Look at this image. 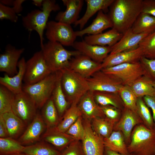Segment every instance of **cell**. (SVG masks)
<instances>
[{"label":"cell","instance_id":"obj_1","mask_svg":"<svg viewBox=\"0 0 155 155\" xmlns=\"http://www.w3.org/2000/svg\"><path fill=\"white\" fill-rule=\"evenodd\" d=\"M142 0H115L110 7L109 16L113 28L124 34L131 28L141 13Z\"/></svg>","mask_w":155,"mask_h":155},{"label":"cell","instance_id":"obj_2","mask_svg":"<svg viewBox=\"0 0 155 155\" xmlns=\"http://www.w3.org/2000/svg\"><path fill=\"white\" fill-rule=\"evenodd\" d=\"M42 10L35 9L28 13L22 19L23 26L28 31H35L38 34L41 47L43 46V34L51 12L60 9L59 5L53 0H44Z\"/></svg>","mask_w":155,"mask_h":155},{"label":"cell","instance_id":"obj_3","mask_svg":"<svg viewBox=\"0 0 155 155\" xmlns=\"http://www.w3.org/2000/svg\"><path fill=\"white\" fill-rule=\"evenodd\" d=\"M45 61L52 73L68 68L71 58L82 54L79 51H69L60 43L49 41L41 48Z\"/></svg>","mask_w":155,"mask_h":155},{"label":"cell","instance_id":"obj_4","mask_svg":"<svg viewBox=\"0 0 155 155\" xmlns=\"http://www.w3.org/2000/svg\"><path fill=\"white\" fill-rule=\"evenodd\" d=\"M60 71L61 86L66 99L70 105L78 104L90 90L86 79L69 68Z\"/></svg>","mask_w":155,"mask_h":155},{"label":"cell","instance_id":"obj_5","mask_svg":"<svg viewBox=\"0 0 155 155\" xmlns=\"http://www.w3.org/2000/svg\"><path fill=\"white\" fill-rule=\"evenodd\" d=\"M127 148L131 155H155V130L148 128L143 124L136 126Z\"/></svg>","mask_w":155,"mask_h":155},{"label":"cell","instance_id":"obj_6","mask_svg":"<svg viewBox=\"0 0 155 155\" xmlns=\"http://www.w3.org/2000/svg\"><path fill=\"white\" fill-rule=\"evenodd\" d=\"M57 79V72L52 73L34 84H23V91L32 98L38 108H41L51 96Z\"/></svg>","mask_w":155,"mask_h":155},{"label":"cell","instance_id":"obj_7","mask_svg":"<svg viewBox=\"0 0 155 155\" xmlns=\"http://www.w3.org/2000/svg\"><path fill=\"white\" fill-rule=\"evenodd\" d=\"M52 73L45 61L42 51H37L26 61L23 80L24 84H34Z\"/></svg>","mask_w":155,"mask_h":155},{"label":"cell","instance_id":"obj_8","mask_svg":"<svg viewBox=\"0 0 155 155\" xmlns=\"http://www.w3.org/2000/svg\"><path fill=\"white\" fill-rule=\"evenodd\" d=\"M37 108L33 99L24 91L15 94L12 105V112L26 126L30 123L36 115Z\"/></svg>","mask_w":155,"mask_h":155},{"label":"cell","instance_id":"obj_9","mask_svg":"<svg viewBox=\"0 0 155 155\" xmlns=\"http://www.w3.org/2000/svg\"><path fill=\"white\" fill-rule=\"evenodd\" d=\"M45 35L49 41L58 42L63 46H72L76 36L71 25L54 21L48 22Z\"/></svg>","mask_w":155,"mask_h":155},{"label":"cell","instance_id":"obj_10","mask_svg":"<svg viewBox=\"0 0 155 155\" xmlns=\"http://www.w3.org/2000/svg\"><path fill=\"white\" fill-rule=\"evenodd\" d=\"M104 72L113 75L120 79L123 85L130 86L139 78L144 75L140 62L125 63L103 68Z\"/></svg>","mask_w":155,"mask_h":155},{"label":"cell","instance_id":"obj_11","mask_svg":"<svg viewBox=\"0 0 155 155\" xmlns=\"http://www.w3.org/2000/svg\"><path fill=\"white\" fill-rule=\"evenodd\" d=\"M90 90L92 91H106L118 93L123 85L121 80L116 76L105 73L101 70L86 79Z\"/></svg>","mask_w":155,"mask_h":155},{"label":"cell","instance_id":"obj_12","mask_svg":"<svg viewBox=\"0 0 155 155\" xmlns=\"http://www.w3.org/2000/svg\"><path fill=\"white\" fill-rule=\"evenodd\" d=\"M83 124L84 133L81 142L85 155H104V138L94 131L91 121L83 118Z\"/></svg>","mask_w":155,"mask_h":155},{"label":"cell","instance_id":"obj_13","mask_svg":"<svg viewBox=\"0 0 155 155\" xmlns=\"http://www.w3.org/2000/svg\"><path fill=\"white\" fill-rule=\"evenodd\" d=\"M68 68L86 79L90 78L102 69V63L82 54L73 57Z\"/></svg>","mask_w":155,"mask_h":155},{"label":"cell","instance_id":"obj_14","mask_svg":"<svg viewBox=\"0 0 155 155\" xmlns=\"http://www.w3.org/2000/svg\"><path fill=\"white\" fill-rule=\"evenodd\" d=\"M143 124L136 112L124 107L119 121L115 125L113 131H119L123 135L127 145L130 143L131 134L134 127Z\"/></svg>","mask_w":155,"mask_h":155},{"label":"cell","instance_id":"obj_15","mask_svg":"<svg viewBox=\"0 0 155 155\" xmlns=\"http://www.w3.org/2000/svg\"><path fill=\"white\" fill-rule=\"evenodd\" d=\"M25 50L24 48L17 49L7 45L5 52L0 55V71L10 77L18 72L17 69L19 59Z\"/></svg>","mask_w":155,"mask_h":155},{"label":"cell","instance_id":"obj_16","mask_svg":"<svg viewBox=\"0 0 155 155\" xmlns=\"http://www.w3.org/2000/svg\"><path fill=\"white\" fill-rule=\"evenodd\" d=\"M45 128L46 126L41 115L37 113L20 136L18 141L23 145L34 144L39 141Z\"/></svg>","mask_w":155,"mask_h":155},{"label":"cell","instance_id":"obj_17","mask_svg":"<svg viewBox=\"0 0 155 155\" xmlns=\"http://www.w3.org/2000/svg\"><path fill=\"white\" fill-rule=\"evenodd\" d=\"M142 57V50L139 46L134 49L109 54L102 63V69L124 63L138 62Z\"/></svg>","mask_w":155,"mask_h":155},{"label":"cell","instance_id":"obj_18","mask_svg":"<svg viewBox=\"0 0 155 155\" xmlns=\"http://www.w3.org/2000/svg\"><path fill=\"white\" fill-rule=\"evenodd\" d=\"M78 106L84 119L91 121L97 117H105L101 108L96 102L93 91L89 90L81 98Z\"/></svg>","mask_w":155,"mask_h":155},{"label":"cell","instance_id":"obj_19","mask_svg":"<svg viewBox=\"0 0 155 155\" xmlns=\"http://www.w3.org/2000/svg\"><path fill=\"white\" fill-rule=\"evenodd\" d=\"M72 46L82 54L100 63H102L111 51V47L90 44L84 40L75 41Z\"/></svg>","mask_w":155,"mask_h":155},{"label":"cell","instance_id":"obj_20","mask_svg":"<svg viewBox=\"0 0 155 155\" xmlns=\"http://www.w3.org/2000/svg\"><path fill=\"white\" fill-rule=\"evenodd\" d=\"M26 61L24 57L19 61L18 73L12 77L5 74L0 77V84L10 90L14 94H18L23 91L22 81L25 74Z\"/></svg>","mask_w":155,"mask_h":155},{"label":"cell","instance_id":"obj_21","mask_svg":"<svg viewBox=\"0 0 155 155\" xmlns=\"http://www.w3.org/2000/svg\"><path fill=\"white\" fill-rule=\"evenodd\" d=\"M148 34L134 33L131 28L123 34L121 39L111 47V51L109 54H114L137 48L141 41Z\"/></svg>","mask_w":155,"mask_h":155},{"label":"cell","instance_id":"obj_22","mask_svg":"<svg viewBox=\"0 0 155 155\" xmlns=\"http://www.w3.org/2000/svg\"><path fill=\"white\" fill-rule=\"evenodd\" d=\"M66 6L64 11L59 12L55 19L56 21L71 25L78 19L79 15L83 5V0H63Z\"/></svg>","mask_w":155,"mask_h":155},{"label":"cell","instance_id":"obj_23","mask_svg":"<svg viewBox=\"0 0 155 155\" xmlns=\"http://www.w3.org/2000/svg\"><path fill=\"white\" fill-rule=\"evenodd\" d=\"M113 27L112 22L109 16L102 10L99 11L92 23L86 28L75 31L76 37H82L86 34L95 35L102 33L104 30Z\"/></svg>","mask_w":155,"mask_h":155},{"label":"cell","instance_id":"obj_24","mask_svg":"<svg viewBox=\"0 0 155 155\" xmlns=\"http://www.w3.org/2000/svg\"><path fill=\"white\" fill-rule=\"evenodd\" d=\"M115 0H86L87 7L85 12L80 19L74 24L75 26H79L82 30L90 19L96 13L100 10L104 12L108 10V8Z\"/></svg>","mask_w":155,"mask_h":155},{"label":"cell","instance_id":"obj_25","mask_svg":"<svg viewBox=\"0 0 155 155\" xmlns=\"http://www.w3.org/2000/svg\"><path fill=\"white\" fill-rule=\"evenodd\" d=\"M123 35V34L112 28L104 33L86 36L84 40L90 44L111 47L121 39Z\"/></svg>","mask_w":155,"mask_h":155},{"label":"cell","instance_id":"obj_26","mask_svg":"<svg viewBox=\"0 0 155 155\" xmlns=\"http://www.w3.org/2000/svg\"><path fill=\"white\" fill-rule=\"evenodd\" d=\"M42 138L44 141L54 146L58 150H64L75 140L66 133L57 131L53 128L46 129Z\"/></svg>","mask_w":155,"mask_h":155},{"label":"cell","instance_id":"obj_27","mask_svg":"<svg viewBox=\"0 0 155 155\" xmlns=\"http://www.w3.org/2000/svg\"><path fill=\"white\" fill-rule=\"evenodd\" d=\"M104 142L105 148L123 154H129L123 135L120 131H113L109 137L104 138Z\"/></svg>","mask_w":155,"mask_h":155},{"label":"cell","instance_id":"obj_28","mask_svg":"<svg viewBox=\"0 0 155 155\" xmlns=\"http://www.w3.org/2000/svg\"><path fill=\"white\" fill-rule=\"evenodd\" d=\"M57 80L51 96L61 119L70 104L66 99L61 87L60 71L57 72Z\"/></svg>","mask_w":155,"mask_h":155},{"label":"cell","instance_id":"obj_29","mask_svg":"<svg viewBox=\"0 0 155 155\" xmlns=\"http://www.w3.org/2000/svg\"><path fill=\"white\" fill-rule=\"evenodd\" d=\"M93 92L96 102L100 106L111 105L121 110L125 107L118 93L100 91Z\"/></svg>","mask_w":155,"mask_h":155},{"label":"cell","instance_id":"obj_30","mask_svg":"<svg viewBox=\"0 0 155 155\" xmlns=\"http://www.w3.org/2000/svg\"><path fill=\"white\" fill-rule=\"evenodd\" d=\"M0 115L5 121L9 137L15 139L19 136L26 126L24 122L12 111Z\"/></svg>","mask_w":155,"mask_h":155},{"label":"cell","instance_id":"obj_31","mask_svg":"<svg viewBox=\"0 0 155 155\" xmlns=\"http://www.w3.org/2000/svg\"><path fill=\"white\" fill-rule=\"evenodd\" d=\"M154 83L144 75L138 78L129 86L137 98L146 96H155Z\"/></svg>","mask_w":155,"mask_h":155},{"label":"cell","instance_id":"obj_32","mask_svg":"<svg viewBox=\"0 0 155 155\" xmlns=\"http://www.w3.org/2000/svg\"><path fill=\"white\" fill-rule=\"evenodd\" d=\"M41 115L46 129L56 127L60 122V118L54 103L52 96L42 108Z\"/></svg>","mask_w":155,"mask_h":155},{"label":"cell","instance_id":"obj_33","mask_svg":"<svg viewBox=\"0 0 155 155\" xmlns=\"http://www.w3.org/2000/svg\"><path fill=\"white\" fill-rule=\"evenodd\" d=\"M131 29L135 33H151L155 31V17L148 14L141 13Z\"/></svg>","mask_w":155,"mask_h":155},{"label":"cell","instance_id":"obj_34","mask_svg":"<svg viewBox=\"0 0 155 155\" xmlns=\"http://www.w3.org/2000/svg\"><path fill=\"white\" fill-rule=\"evenodd\" d=\"M82 116L78 104H72L63 115V119L55 127L52 128L57 131L65 133L78 118Z\"/></svg>","mask_w":155,"mask_h":155},{"label":"cell","instance_id":"obj_35","mask_svg":"<svg viewBox=\"0 0 155 155\" xmlns=\"http://www.w3.org/2000/svg\"><path fill=\"white\" fill-rule=\"evenodd\" d=\"M23 153L28 155H60L61 152L42 141L25 146Z\"/></svg>","mask_w":155,"mask_h":155},{"label":"cell","instance_id":"obj_36","mask_svg":"<svg viewBox=\"0 0 155 155\" xmlns=\"http://www.w3.org/2000/svg\"><path fill=\"white\" fill-rule=\"evenodd\" d=\"M91 121L94 131L103 138L109 137L113 131L115 124L105 117L96 118Z\"/></svg>","mask_w":155,"mask_h":155},{"label":"cell","instance_id":"obj_37","mask_svg":"<svg viewBox=\"0 0 155 155\" xmlns=\"http://www.w3.org/2000/svg\"><path fill=\"white\" fill-rule=\"evenodd\" d=\"M25 146L10 137L0 138V155L23 153Z\"/></svg>","mask_w":155,"mask_h":155},{"label":"cell","instance_id":"obj_38","mask_svg":"<svg viewBox=\"0 0 155 155\" xmlns=\"http://www.w3.org/2000/svg\"><path fill=\"white\" fill-rule=\"evenodd\" d=\"M143 98H138L136 112L142 120L143 124L150 129H154V123L150 111Z\"/></svg>","mask_w":155,"mask_h":155},{"label":"cell","instance_id":"obj_39","mask_svg":"<svg viewBox=\"0 0 155 155\" xmlns=\"http://www.w3.org/2000/svg\"><path fill=\"white\" fill-rule=\"evenodd\" d=\"M125 107L136 112L138 98L129 86L123 85L118 92Z\"/></svg>","mask_w":155,"mask_h":155},{"label":"cell","instance_id":"obj_40","mask_svg":"<svg viewBox=\"0 0 155 155\" xmlns=\"http://www.w3.org/2000/svg\"><path fill=\"white\" fill-rule=\"evenodd\" d=\"M14 95L6 88L0 85V115L12 111V105Z\"/></svg>","mask_w":155,"mask_h":155},{"label":"cell","instance_id":"obj_41","mask_svg":"<svg viewBox=\"0 0 155 155\" xmlns=\"http://www.w3.org/2000/svg\"><path fill=\"white\" fill-rule=\"evenodd\" d=\"M143 57L150 59H155V31L149 34L140 43Z\"/></svg>","mask_w":155,"mask_h":155},{"label":"cell","instance_id":"obj_42","mask_svg":"<svg viewBox=\"0 0 155 155\" xmlns=\"http://www.w3.org/2000/svg\"><path fill=\"white\" fill-rule=\"evenodd\" d=\"M72 136L75 140L81 141L84 133L83 118L79 117L65 132Z\"/></svg>","mask_w":155,"mask_h":155},{"label":"cell","instance_id":"obj_43","mask_svg":"<svg viewBox=\"0 0 155 155\" xmlns=\"http://www.w3.org/2000/svg\"><path fill=\"white\" fill-rule=\"evenodd\" d=\"M140 62L144 70V75L155 83V59H150L142 57Z\"/></svg>","mask_w":155,"mask_h":155},{"label":"cell","instance_id":"obj_44","mask_svg":"<svg viewBox=\"0 0 155 155\" xmlns=\"http://www.w3.org/2000/svg\"><path fill=\"white\" fill-rule=\"evenodd\" d=\"M100 107L105 117L115 125L119 121L122 114V110L111 105Z\"/></svg>","mask_w":155,"mask_h":155},{"label":"cell","instance_id":"obj_45","mask_svg":"<svg viewBox=\"0 0 155 155\" xmlns=\"http://www.w3.org/2000/svg\"><path fill=\"white\" fill-rule=\"evenodd\" d=\"M60 155H85L81 142L74 140L61 152Z\"/></svg>","mask_w":155,"mask_h":155},{"label":"cell","instance_id":"obj_46","mask_svg":"<svg viewBox=\"0 0 155 155\" xmlns=\"http://www.w3.org/2000/svg\"><path fill=\"white\" fill-rule=\"evenodd\" d=\"M0 19L7 20L15 23L18 21V17L12 7L0 3Z\"/></svg>","mask_w":155,"mask_h":155},{"label":"cell","instance_id":"obj_47","mask_svg":"<svg viewBox=\"0 0 155 155\" xmlns=\"http://www.w3.org/2000/svg\"><path fill=\"white\" fill-rule=\"evenodd\" d=\"M141 13L155 17V0H142Z\"/></svg>","mask_w":155,"mask_h":155},{"label":"cell","instance_id":"obj_48","mask_svg":"<svg viewBox=\"0 0 155 155\" xmlns=\"http://www.w3.org/2000/svg\"><path fill=\"white\" fill-rule=\"evenodd\" d=\"M143 98L147 106L152 110L155 130V96H146Z\"/></svg>","mask_w":155,"mask_h":155},{"label":"cell","instance_id":"obj_49","mask_svg":"<svg viewBox=\"0 0 155 155\" xmlns=\"http://www.w3.org/2000/svg\"><path fill=\"white\" fill-rule=\"evenodd\" d=\"M9 137L8 131L4 120L0 115V137L5 138Z\"/></svg>","mask_w":155,"mask_h":155},{"label":"cell","instance_id":"obj_50","mask_svg":"<svg viewBox=\"0 0 155 155\" xmlns=\"http://www.w3.org/2000/svg\"><path fill=\"white\" fill-rule=\"evenodd\" d=\"M25 1V0H13L12 7L17 14L20 13L22 11L23 8L22 4Z\"/></svg>","mask_w":155,"mask_h":155},{"label":"cell","instance_id":"obj_51","mask_svg":"<svg viewBox=\"0 0 155 155\" xmlns=\"http://www.w3.org/2000/svg\"><path fill=\"white\" fill-rule=\"evenodd\" d=\"M104 155H131L129 154L126 155L119 153L105 148Z\"/></svg>","mask_w":155,"mask_h":155},{"label":"cell","instance_id":"obj_52","mask_svg":"<svg viewBox=\"0 0 155 155\" xmlns=\"http://www.w3.org/2000/svg\"><path fill=\"white\" fill-rule=\"evenodd\" d=\"M13 0H1L0 3L5 5H12Z\"/></svg>","mask_w":155,"mask_h":155},{"label":"cell","instance_id":"obj_53","mask_svg":"<svg viewBox=\"0 0 155 155\" xmlns=\"http://www.w3.org/2000/svg\"><path fill=\"white\" fill-rule=\"evenodd\" d=\"M43 0H33L32 3L35 6L40 7L42 6Z\"/></svg>","mask_w":155,"mask_h":155},{"label":"cell","instance_id":"obj_54","mask_svg":"<svg viewBox=\"0 0 155 155\" xmlns=\"http://www.w3.org/2000/svg\"><path fill=\"white\" fill-rule=\"evenodd\" d=\"M10 155H28L24 153H18Z\"/></svg>","mask_w":155,"mask_h":155},{"label":"cell","instance_id":"obj_55","mask_svg":"<svg viewBox=\"0 0 155 155\" xmlns=\"http://www.w3.org/2000/svg\"><path fill=\"white\" fill-rule=\"evenodd\" d=\"M152 85L155 88V83H153Z\"/></svg>","mask_w":155,"mask_h":155}]
</instances>
